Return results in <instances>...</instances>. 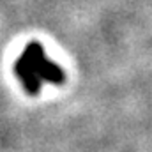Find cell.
I'll list each match as a JSON object with an SVG mask.
<instances>
[{"instance_id":"6da1fadb","label":"cell","mask_w":152,"mask_h":152,"mask_svg":"<svg viewBox=\"0 0 152 152\" xmlns=\"http://www.w3.org/2000/svg\"><path fill=\"white\" fill-rule=\"evenodd\" d=\"M16 76L30 94H37L48 83L58 85L64 80L62 69L48 58L44 48L39 42H30L25 46L16 62Z\"/></svg>"}]
</instances>
